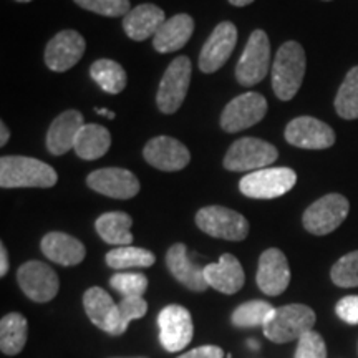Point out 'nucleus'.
<instances>
[{"label":"nucleus","instance_id":"obj_1","mask_svg":"<svg viewBox=\"0 0 358 358\" xmlns=\"http://www.w3.org/2000/svg\"><path fill=\"white\" fill-rule=\"evenodd\" d=\"M306 75V52L297 42H285L272 65V88L277 98L289 101L297 95Z\"/></svg>","mask_w":358,"mask_h":358},{"label":"nucleus","instance_id":"obj_2","mask_svg":"<svg viewBox=\"0 0 358 358\" xmlns=\"http://www.w3.org/2000/svg\"><path fill=\"white\" fill-rule=\"evenodd\" d=\"M55 169L42 161L27 156H3L0 159V186L10 187H52L57 182Z\"/></svg>","mask_w":358,"mask_h":358},{"label":"nucleus","instance_id":"obj_3","mask_svg":"<svg viewBox=\"0 0 358 358\" xmlns=\"http://www.w3.org/2000/svg\"><path fill=\"white\" fill-rule=\"evenodd\" d=\"M315 325V312L303 303H290L274 308L262 330L274 343H287L299 340Z\"/></svg>","mask_w":358,"mask_h":358},{"label":"nucleus","instance_id":"obj_4","mask_svg":"<svg viewBox=\"0 0 358 358\" xmlns=\"http://www.w3.org/2000/svg\"><path fill=\"white\" fill-rule=\"evenodd\" d=\"M297 182V174L290 168H264L241 179L239 189L254 199H274L289 192Z\"/></svg>","mask_w":358,"mask_h":358},{"label":"nucleus","instance_id":"obj_5","mask_svg":"<svg viewBox=\"0 0 358 358\" xmlns=\"http://www.w3.org/2000/svg\"><path fill=\"white\" fill-rule=\"evenodd\" d=\"M277 148L257 138H241L232 143L224 156V168L229 171H259L277 159Z\"/></svg>","mask_w":358,"mask_h":358},{"label":"nucleus","instance_id":"obj_6","mask_svg":"<svg viewBox=\"0 0 358 358\" xmlns=\"http://www.w3.org/2000/svg\"><path fill=\"white\" fill-rule=\"evenodd\" d=\"M271 65V43L264 30H254L236 66L237 82L254 87L266 78Z\"/></svg>","mask_w":358,"mask_h":358},{"label":"nucleus","instance_id":"obj_7","mask_svg":"<svg viewBox=\"0 0 358 358\" xmlns=\"http://www.w3.org/2000/svg\"><path fill=\"white\" fill-rule=\"evenodd\" d=\"M191 62L187 57H178L169 64L156 95V105L161 113L173 115L181 108L191 83Z\"/></svg>","mask_w":358,"mask_h":358},{"label":"nucleus","instance_id":"obj_8","mask_svg":"<svg viewBox=\"0 0 358 358\" xmlns=\"http://www.w3.org/2000/svg\"><path fill=\"white\" fill-rule=\"evenodd\" d=\"M196 224L206 234L226 241H243L249 234V222L243 214L222 206H208L196 214Z\"/></svg>","mask_w":358,"mask_h":358},{"label":"nucleus","instance_id":"obj_9","mask_svg":"<svg viewBox=\"0 0 358 358\" xmlns=\"http://www.w3.org/2000/svg\"><path fill=\"white\" fill-rule=\"evenodd\" d=\"M348 199L342 194H327L317 199L303 213V227L313 236H325L334 232L348 216Z\"/></svg>","mask_w":358,"mask_h":358},{"label":"nucleus","instance_id":"obj_10","mask_svg":"<svg viewBox=\"0 0 358 358\" xmlns=\"http://www.w3.org/2000/svg\"><path fill=\"white\" fill-rule=\"evenodd\" d=\"M159 340L164 350L176 353L191 343L194 335V325H192L191 313L187 308L176 306L164 307L158 315Z\"/></svg>","mask_w":358,"mask_h":358},{"label":"nucleus","instance_id":"obj_11","mask_svg":"<svg viewBox=\"0 0 358 358\" xmlns=\"http://www.w3.org/2000/svg\"><path fill=\"white\" fill-rule=\"evenodd\" d=\"M267 113V101L256 92H248L227 103L222 111L221 127L227 133L243 131L257 124Z\"/></svg>","mask_w":358,"mask_h":358},{"label":"nucleus","instance_id":"obj_12","mask_svg":"<svg viewBox=\"0 0 358 358\" xmlns=\"http://www.w3.org/2000/svg\"><path fill=\"white\" fill-rule=\"evenodd\" d=\"M17 282L30 301L40 303L52 301L60 287L57 272L40 261H29L20 266L17 271Z\"/></svg>","mask_w":358,"mask_h":358},{"label":"nucleus","instance_id":"obj_13","mask_svg":"<svg viewBox=\"0 0 358 358\" xmlns=\"http://www.w3.org/2000/svg\"><path fill=\"white\" fill-rule=\"evenodd\" d=\"M237 42V29L232 22H221L213 34L209 35L208 42L204 43L199 55V70L203 73H214L224 66L234 52Z\"/></svg>","mask_w":358,"mask_h":358},{"label":"nucleus","instance_id":"obj_14","mask_svg":"<svg viewBox=\"0 0 358 358\" xmlns=\"http://www.w3.org/2000/svg\"><path fill=\"white\" fill-rule=\"evenodd\" d=\"M285 140L303 150H327L335 143V133L329 124L312 116H299L285 128Z\"/></svg>","mask_w":358,"mask_h":358},{"label":"nucleus","instance_id":"obj_15","mask_svg":"<svg viewBox=\"0 0 358 358\" xmlns=\"http://www.w3.org/2000/svg\"><path fill=\"white\" fill-rule=\"evenodd\" d=\"M93 191L115 199H131L140 192V181L131 171L123 168H103L87 178Z\"/></svg>","mask_w":358,"mask_h":358},{"label":"nucleus","instance_id":"obj_16","mask_svg":"<svg viewBox=\"0 0 358 358\" xmlns=\"http://www.w3.org/2000/svg\"><path fill=\"white\" fill-rule=\"evenodd\" d=\"M85 38L75 30H64L57 34L45 48V64L53 71H66L82 60Z\"/></svg>","mask_w":358,"mask_h":358},{"label":"nucleus","instance_id":"obj_17","mask_svg":"<svg viewBox=\"0 0 358 358\" xmlns=\"http://www.w3.org/2000/svg\"><path fill=\"white\" fill-rule=\"evenodd\" d=\"M143 156L148 164L161 171H181L191 159L187 148L169 136H158L148 141Z\"/></svg>","mask_w":358,"mask_h":358},{"label":"nucleus","instance_id":"obj_18","mask_svg":"<svg viewBox=\"0 0 358 358\" xmlns=\"http://www.w3.org/2000/svg\"><path fill=\"white\" fill-rule=\"evenodd\" d=\"M290 284V268L287 257L279 249L264 250L259 259L257 285L266 295H280Z\"/></svg>","mask_w":358,"mask_h":358},{"label":"nucleus","instance_id":"obj_19","mask_svg":"<svg viewBox=\"0 0 358 358\" xmlns=\"http://www.w3.org/2000/svg\"><path fill=\"white\" fill-rule=\"evenodd\" d=\"M85 127L83 115L77 110L64 111L53 120L47 133V150L53 156H62L75 148L77 138Z\"/></svg>","mask_w":358,"mask_h":358},{"label":"nucleus","instance_id":"obj_20","mask_svg":"<svg viewBox=\"0 0 358 358\" xmlns=\"http://www.w3.org/2000/svg\"><path fill=\"white\" fill-rule=\"evenodd\" d=\"M204 277L209 287L222 294H236L244 285V271L241 262L232 254H224L217 262L204 267Z\"/></svg>","mask_w":358,"mask_h":358},{"label":"nucleus","instance_id":"obj_21","mask_svg":"<svg viewBox=\"0 0 358 358\" xmlns=\"http://www.w3.org/2000/svg\"><path fill=\"white\" fill-rule=\"evenodd\" d=\"M166 266L174 279L181 282L189 290L204 292L209 287L204 277V267H199L198 264L191 261L185 244H174L169 248L166 254Z\"/></svg>","mask_w":358,"mask_h":358},{"label":"nucleus","instance_id":"obj_22","mask_svg":"<svg viewBox=\"0 0 358 358\" xmlns=\"http://www.w3.org/2000/svg\"><path fill=\"white\" fill-rule=\"evenodd\" d=\"M83 307L90 320L103 332L115 335L118 325V303L101 287L88 289L83 295Z\"/></svg>","mask_w":358,"mask_h":358},{"label":"nucleus","instance_id":"obj_23","mask_svg":"<svg viewBox=\"0 0 358 358\" xmlns=\"http://www.w3.org/2000/svg\"><path fill=\"white\" fill-rule=\"evenodd\" d=\"M166 22V15L153 3H141L129 10L123 19V29L131 40H143L155 37L159 27Z\"/></svg>","mask_w":358,"mask_h":358},{"label":"nucleus","instance_id":"obj_24","mask_svg":"<svg viewBox=\"0 0 358 358\" xmlns=\"http://www.w3.org/2000/svg\"><path fill=\"white\" fill-rule=\"evenodd\" d=\"M194 32V20L187 13H178L159 27L153 37V47L159 53L176 52L182 48Z\"/></svg>","mask_w":358,"mask_h":358},{"label":"nucleus","instance_id":"obj_25","mask_svg":"<svg viewBox=\"0 0 358 358\" xmlns=\"http://www.w3.org/2000/svg\"><path fill=\"white\" fill-rule=\"evenodd\" d=\"M42 252L60 266H77L85 259V245L65 232H48L42 239Z\"/></svg>","mask_w":358,"mask_h":358},{"label":"nucleus","instance_id":"obj_26","mask_svg":"<svg viewBox=\"0 0 358 358\" xmlns=\"http://www.w3.org/2000/svg\"><path fill=\"white\" fill-rule=\"evenodd\" d=\"M131 224L133 219L127 213H105L96 219V232L106 244L123 248L133 243Z\"/></svg>","mask_w":358,"mask_h":358},{"label":"nucleus","instance_id":"obj_27","mask_svg":"<svg viewBox=\"0 0 358 358\" xmlns=\"http://www.w3.org/2000/svg\"><path fill=\"white\" fill-rule=\"evenodd\" d=\"M111 136L110 131L101 124H85L80 131L77 143H75V153L82 159L93 161L101 158L110 150Z\"/></svg>","mask_w":358,"mask_h":358},{"label":"nucleus","instance_id":"obj_28","mask_svg":"<svg viewBox=\"0 0 358 358\" xmlns=\"http://www.w3.org/2000/svg\"><path fill=\"white\" fill-rule=\"evenodd\" d=\"M29 335V325L20 313H7L0 320V348L8 357L19 355L24 350Z\"/></svg>","mask_w":358,"mask_h":358},{"label":"nucleus","instance_id":"obj_29","mask_svg":"<svg viewBox=\"0 0 358 358\" xmlns=\"http://www.w3.org/2000/svg\"><path fill=\"white\" fill-rule=\"evenodd\" d=\"M90 75L103 92L111 93V95L123 92L128 82L127 71L123 70V66L118 62L108 60V58L96 60L90 69Z\"/></svg>","mask_w":358,"mask_h":358},{"label":"nucleus","instance_id":"obj_30","mask_svg":"<svg viewBox=\"0 0 358 358\" xmlns=\"http://www.w3.org/2000/svg\"><path fill=\"white\" fill-rule=\"evenodd\" d=\"M156 262L153 252L143 248L123 245L106 254V264L116 271H127L134 267H151Z\"/></svg>","mask_w":358,"mask_h":358},{"label":"nucleus","instance_id":"obj_31","mask_svg":"<svg viewBox=\"0 0 358 358\" xmlns=\"http://www.w3.org/2000/svg\"><path fill=\"white\" fill-rule=\"evenodd\" d=\"M335 111L343 120L358 118V66L348 71L335 96Z\"/></svg>","mask_w":358,"mask_h":358},{"label":"nucleus","instance_id":"obj_32","mask_svg":"<svg viewBox=\"0 0 358 358\" xmlns=\"http://www.w3.org/2000/svg\"><path fill=\"white\" fill-rule=\"evenodd\" d=\"M274 307L264 301H250L239 306L232 312V324L239 329H250V327H264L268 315H271Z\"/></svg>","mask_w":358,"mask_h":358},{"label":"nucleus","instance_id":"obj_33","mask_svg":"<svg viewBox=\"0 0 358 358\" xmlns=\"http://www.w3.org/2000/svg\"><path fill=\"white\" fill-rule=\"evenodd\" d=\"M332 280L338 287H358V250L347 254L334 264Z\"/></svg>","mask_w":358,"mask_h":358},{"label":"nucleus","instance_id":"obj_34","mask_svg":"<svg viewBox=\"0 0 358 358\" xmlns=\"http://www.w3.org/2000/svg\"><path fill=\"white\" fill-rule=\"evenodd\" d=\"M110 285L123 297H143L148 289V279L138 272H118L110 279Z\"/></svg>","mask_w":358,"mask_h":358},{"label":"nucleus","instance_id":"obj_35","mask_svg":"<svg viewBox=\"0 0 358 358\" xmlns=\"http://www.w3.org/2000/svg\"><path fill=\"white\" fill-rule=\"evenodd\" d=\"M148 312V303L143 297H123L118 302V325L115 335H123L133 320L141 319Z\"/></svg>","mask_w":358,"mask_h":358},{"label":"nucleus","instance_id":"obj_36","mask_svg":"<svg viewBox=\"0 0 358 358\" xmlns=\"http://www.w3.org/2000/svg\"><path fill=\"white\" fill-rule=\"evenodd\" d=\"M75 3L85 10L105 17H124L131 10L129 0H75Z\"/></svg>","mask_w":358,"mask_h":358},{"label":"nucleus","instance_id":"obj_37","mask_svg":"<svg viewBox=\"0 0 358 358\" xmlns=\"http://www.w3.org/2000/svg\"><path fill=\"white\" fill-rule=\"evenodd\" d=\"M295 358H327V345L320 334L308 330L297 340Z\"/></svg>","mask_w":358,"mask_h":358},{"label":"nucleus","instance_id":"obj_38","mask_svg":"<svg viewBox=\"0 0 358 358\" xmlns=\"http://www.w3.org/2000/svg\"><path fill=\"white\" fill-rule=\"evenodd\" d=\"M335 312L348 325H358V295H347L340 299Z\"/></svg>","mask_w":358,"mask_h":358},{"label":"nucleus","instance_id":"obj_39","mask_svg":"<svg viewBox=\"0 0 358 358\" xmlns=\"http://www.w3.org/2000/svg\"><path fill=\"white\" fill-rule=\"evenodd\" d=\"M224 353L219 347L216 345H204V347H198L194 350L185 353V355L178 357V358H222Z\"/></svg>","mask_w":358,"mask_h":358},{"label":"nucleus","instance_id":"obj_40","mask_svg":"<svg viewBox=\"0 0 358 358\" xmlns=\"http://www.w3.org/2000/svg\"><path fill=\"white\" fill-rule=\"evenodd\" d=\"M8 271V256H7V249L6 245L0 244V275H6Z\"/></svg>","mask_w":358,"mask_h":358},{"label":"nucleus","instance_id":"obj_41","mask_svg":"<svg viewBox=\"0 0 358 358\" xmlns=\"http://www.w3.org/2000/svg\"><path fill=\"white\" fill-rule=\"evenodd\" d=\"M8 136H10V133H8V128L6 127V123H0V146H6V143L8 141Z\"/></svg>","mask_w":358,"mask_h":358},{"label":"nucleus","instance_id":"obj_42","mask_svg":"<svg viewBox=\"0 0 358 358\" xmlns=\"http://www.w3.org/2000/svg\"><path fill=\"white\" fill-rule=\"evenodd\" d=\"M252 2L254 0H229V3H232L234 7H245Z\"/></svg>","mask_w":358,"mask_h":358},{"label":"nucleus","instance_id":"obj_43","mask_svg":"<svg viewBox=\"0 0 358 358\" xmlns=\"http://www.w3.org/2000/svg\"><path fill=\"white\" fill-rule=\"evenodd\" d=\"M95 111H96V113H100L101 116H106V118H110V120H113V118H115V113H113V111H110V110H105V108H95Z\"/></svg>","mask_w":358,"mask_h":358},{"label":"nucleus","instance_id":"obj_44","mask_svg":"<svg viewBox=\"0 0 358 358\" xmlns=\"http://www.w3.org/2000/svg\"><path fill=\"white\" fill-rule=\"evenodd\" d=\"M248 347L250 348V350H259V348H261V347L257 345V342H256V340H252V338H250L249 342H248Z\"/></svg>","mask_w":358,"mask_h":358},{"label":"nucleus","instance_id":"obj_45","mask_svg":"<svg viewBox=\"0 0 358 358\" xmlns=\"http://www.w3.org/2000/svg\"><path fill=\"white\" fill-rule=\"evenodd\" d=\"M17 2H32V0H17Z\"/></svg>","mask_w":358,"mask_h":358},{"label":"nucleus","instance_id":"obj_46","mask_svg":"<svg viewBox=\"0 0 358 358\" xmlns=\"http://www.w3.org/2000/svg\"><path fill=\"white\" fill-rule=\"evenodd\" d=\"M138 358H145V357H138Z\"/></svg>","mask_w":358,"mask_h":358},{"label":"nucleus","instance_id":"obj_47","mask_svg":"<svg viewBox=\"0 0 358 358\" xmlns=\"http://www.w3.org/2000/svg\"><path fill=\"white\" fill-rule=\"evenodd\" d=\"M325 2H329V0H325Z\"/></svg>","mask_w":358,"mask_h":358}]
</instances>
